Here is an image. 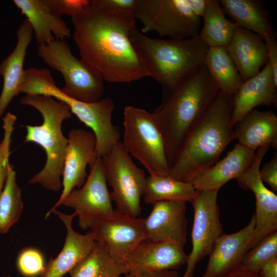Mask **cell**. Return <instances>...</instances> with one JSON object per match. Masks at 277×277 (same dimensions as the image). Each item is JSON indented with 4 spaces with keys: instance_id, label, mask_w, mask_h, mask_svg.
I'll list each match as a JSON object with an SVG mask.
<instances>
[{
    "instance_id": "obj_40",
    "label": "cell",
    "mask_w": 277,
    "mask_h": 277,
    "mask_svg": "<svg viewBox=\"0 0 277 277\" xmlns=\"http://www.w3.org/2000/svg\"><path fill=\"white\" fill-rule=\"evenodd\" d=\"M258 274L261 277H277V257H274L264 263Z\"/></svg>"
},
{
    "instance_id": "obj_7",
    "label": "cell",
    "mask_w": 277,
    "mask_h": 277,
    "mask_svg": "<svg viewBox=\"0 0 277 277\" xmlns=\"http://www.w3.org/2000/svg\"><path fill=\"white\" fill-rule=\"evenodd\" d=\"M122 142L128 153L152 175L169 174L164 138L153 113L129 105L124 109Z\"/></svg>"
},
{
    "instance_id": "obj_41",
    "label": "cell",
    "mask_w": 277,
    "mask_h": 277,
    "mask_svg": "<svg viewBox=\"0 0 277 277\" xmlns=\"http://www.w3.org/2000/svg\"><path fill=\"white\" fill-rule=\"evenodd\" d=\"M208 0H187V3L193 13L200 18L205 11Z\"/></svg>"
},
{
    "instance_id": "obj_19",
    "label": "cell",
    "mask_w": 277,
    "mask_h": 277,
    "mask_svg": "<svg viewBox=\"0 0 277 277\" xmlns=\"http://www.w3.org/2000/svg\"><path fill=\"white\" fill-rule=\"evenodd\" d=\"M255 225L254 213L244 228L233 233L221 235L209 255L208 264L202 277H224L241 265Z\"/></svg>"
},
{
    "instance_id": "obj_5",
    "label": "cell",
    "mask_w": 277,
    "mask_h": 277,
    "mask_svg": "<svg viewBox=\"0 0 277 277\" xmlns=\"http://www.w3.org/2000/svg\"><path fill=\"white\" fill-rule=\"evenodd\" d=\"M20 103L36 109L43 120L41 125L25 126V142L38 144L46 154L44 167L28 183H38L46 189L58 191L62 187L68 142L62 132V124L65 120L72 117L70 108L66 103L45 95L26 94Z\"/></svg>"
},
{
    "instance_id": "obj_22",
    "label": "cell",
    "mask_w": 277,
    "mask_h": 277,
    "mask_svg": "<svg viewBox=\"0 0 277 277\" xmlns=\"http://www.w3.org/2000/svg\"><path fill=\"white\" fill-rule=\"evenodd\" d=\"M226 49L243 81L258 74L268 62L264 40L238 26Z\"/></svg>"
},
{
    "instance_id": "obj_23",
    "label": "cell",
    "mask_w": 277,
    "mask_h": 277,
    "mask_svg": "<svg viewBox=\"0 0 277 277\" xmlns=\"http://www.w3.org/2000/svg\"><path fill=\"white\" fill-rule=\"evenodd\" d=\"M255 151L236 144L226 156L198 174L189 183L197 191H219L230 180L241 174L253 161Z\"/></svg>"
},
{
    "instance_id": "obj_12",
    "label": "cell",
    "mask_w": 277,
    "mask_h": 277,
    "mask_svg": "<svg viewBox=\"0 0 277 277\" xmlns=\"http://www.w3.org/2000/svg\"><path fill=\"white\" fill-rule=\"evenodd\" d=\"M217 191H197L190 202L194 210L191 232V251L181 277H193L196 265L212 252L223 233L217 203Z\"/></svg>"
},
{
    "instance_id": "obj_30",
    "label": "cell",
    "mask_w": 277,
    "mask_h": 277,
    "mask_svg": "<svg viewBox=\"0 0 277 277\" xmlns=\"http://www.w3.org/2000/svg\"><path fill=\"white\" fill-rule=\"evenodd\" d=\"M71 277H120L128 273L126 265L113 259L101 245L70 272Z\"/></svg>"
},
{
    "instance_id": "obj_20",
    "label": "cell",
    "mask_w": 277,
    "mask_h": 277,
    "mask_svg": "<svg viewBox=\"0 0 277 277\" xmlns=\"http://www.w3.org/2000/svg\"><path fill=\"white\" fill-rule=\"evenodd\" d=\"M232 103L233 126L257 106L276 105L277 82L268 62L258 74L243 82L232 96Z\"/></svg>"
},
{
    "instance_id": "obj_9",
    "label": "cell",
    "mask_w": 277,
    "mask_h": 277,
    "mask_svg": "<svg viewBox=\"0 0 277 277\" xmlns=\"http://www.w3.org/2000/svg\"><path fill=\"white\" fill-rule=\"evenodd\" d=\"M110 195L117 211L137 217L141 214V198L145 191L144 171L133 162L121 142L102 157Z\"/></svg>"
},
{
    "instance_id": "obj_1",
    "label": "cell",
    "mask_w": 277,
    "mask_h": 277,
    "mask_svg": "<svg viewBox=\"0 0 277 277\" xmlns=\"http://www.w3.org/2000/svg\"><path fill=\"white\" fill-rule=\"evenodd\" d=\"M73 37L82 60L104 81L127 83L149 76L130 39L133 12L90 6L71 17Z\"/></svg>"
},
{
    "instance_id": "obj_15",
    "label": "cell",
    "mask_w": 277,
    "mask_h": 277,
    "mask_svg": "<svg viewBox=\"0 0 277 277\" xmlns=\"http://www.w3.org/2000/svg\"><path fill=\"white\" fill-rule=\"evenodd\" d=\"M186 203L162 201L152 204L150 214L143 220L146 240L170 242L184 248L187 242L188 222Z\"/></svg>"
},
{
    "instance_id": "obj_34",
    "label": "cell",
    "mask_w": 277,
    "mask_h": 277,
    "mask_svg": "<svg viewBox=\"0 0 277 277\" xmlns=\"http://www.w3.org/2000/svg\"><path fill=\"white\" fill-rule=\"evenodd\" d=\"M16 265L19 272L26 277L40 275L45 266L42 253L31 248L24 249L19 254Z\"/></svg>"
},
{
    "instance_id": "obj_3",
    "label": "cell",
    "mask_w": 277,
    "mask_h": 277,
    "mask_svg": "<svg viewBox=\"0 0 277 277\" xmlns=\"http://www.w3.org/2000/svg\"><path fill=\"white\" fill-rule=\"evenodd\" d=\"M232 108V96L220 90L181 145L169 169L171 177L189 183L219 161L225 149L235 140Z\"/></svg>"
},
{
    "instance_id": "obj_16",
    "label": "cell",
    "mask_w": 277,
    "mask_h": 277,
    "mask_svg": "<svg viewBox=\"0 0 277 277\" xmlns=\"http://www.w3.org/2000/svg\"><path fill=\"white\" fill-rule=\"evenodd\" d=\"M68 140L62 175L63 189L60 199L51 209H56L73 189L83 185L87 177V166L97 156L96 139L93 133L83 129H73L69 131Z\"/></svg>"
},
{
    "instance_id": "obj_18",
    "label": "cell",
    "mask_w": 277,
    "mask_h": 277,
    "mask_svg": "<svg viewBox=\"0 0 277 277\" xmlns=\"http://www.w3.org/2000/svg\"><path fill=\"white\" fill-rule=\"evenodd\" d=\"M187 255L184 248L174 243L145 240L129 253L125 264L131 273L176 270L186 264Z\"/></svg>"
},
{
    "instance_id": "obj_33",
    "label": "cell",
    "mask_w": 277,
    "mask_h": 277,
    "mask_svg": "<svg viewBox=\"0 0 277 277\" xmlns=\"http://www.w3.org/2000/svg\"><path fill=\"white\" fill-rule=\"evenodd\" d=\"M4 135L0 142V194L3 189L10 165L9 161L11 135L16 116L11 113L6 114L3 118Z\"/></svg>"
},
{
    "instance_id": "obj_24",
    "label": "cell",
    "mask_w": 277,
    "mask_h": 277,
    "mask_svg": "<svg viewBox=\"0 0 277 277\" xmlns=\"http://www.w3.org/2000/svg\"><path fill=\"white\" fill-rule=\"evenodd\" d=\"M233 130L238 144L253 151L266 145L277 148V116L272 111L254 109L234 125Z\"/></svg>"
},
{
    "instance_id": "obj_14",
    "label": "cell",
    "mask_w": 277,
    "mask_h": 277,
    "mask_svg": "<svg viewBox=\"0 0 277 277\" xmlns=\"http://www.w3.org/2000/svg\"><path fill=\"white\" fill-rule=\"evenodd\" d=\"M260 167V163L254 161L235 179L241 188L251 191L255 198V225L247 251L265 236L277 231V196L264 185Z\"/></svg>"
},
{
    "instance_id": "obj_39",
    "label": "cell",
    "mask_w": 277,
    "mask_h": 277,
    "mask_svg": "<svg viewBox=\"0 0 277 277\" xmlns=\"http://www.w3.org/2000/svg\"><path fill=\"white\" fill-rule=\"evenodd\" d=\"M120 277H180L175 270H166L152 272L128 273Z\"/></svg>"
},
{
    "instance_id": "obj_38",
    "label": "cell",
    "mask_w": 277,
    "mask_h": 277,
    "mask_svg": "<svg viewBox=\"0 0 277 277\" xmlns=\"http://www.w3.org/2000/svg\"><path fill=\"white\" fill-rule=\"evenodd\" d=\"M267 47L268 62L271 66L274 78L277 82V41L275 38L265 41Z\"/></svg>"
},
{
    "instance_id": "obj_4",
    "label": "cell",
    "mask_w": 277,
    "mask_h": 277,
    "mask_svg": "<svg viewBox=\"0 0 277 277\" xmlns=\"http://www.w3.org/2000/svg\"><path fill=\"white\" fill-rule=\"evenodd\" d=\"M130 36L149 76L160 85L163 93L205 65L209 47L199 36L184 39L153 38L136 26Z\"/></svg>"
},
{
    "instance_id": "obj_17",
    "label": "cell",
    "mask_w": 277,
    "mask_h": 277,
    "mask_svg": "<svg viewBox=\"0 0 277 277\" xmlns=\"http://www.w3.org/2000/svg\"><path fill=\"white\" fill-rule=\"evenodd\" d=\"M51 213L56 214L64 223L67 234L62 250L55 258L49 259L41 277L63 276L88 256L97 245L91 231L83 234L74 230L72 223L76 216L74 212L66 214L56 209H50L46 213L45 218Z\"/></svg>"
},
{
    "instance_id": "obj_13",
    "label": "cell",
    "mask_w": 277,
    "mask_h": 277,
    "mask_svg": "<svg viewBox=\"0 0 277 277\" xmlns=\"http://www.w3.org/2000/svg\"><path fill=\"white\" fill-rule=\"evenodd\" d=\"M143 220L115 210L112 215L93 223L89 229L113 259L125 264L129 253L146 240Z\"/></svg>"
},
{
    "instance_id": "obj_27",
    "label": "cell",
    "mask_w": 277,
    "mask_h": 277,
    "mask_svg": "<svg viewBox=\"0 0 277 277\" xmlns=\"http://www.w3.org/2000/svg\"><path fill=\"white\" fill-rule=\"evenodd\" d=\"M204 65L219 89L231 96L244 82L226 47H209Z\"/></svg>"
},
{
    "instance_id": "obj_28",
    "label": "cell",
    "mask_w": 277,
    "mask_h": 277,
    "mask_svg": "<svg viewBox=\"0 0 277 277\" xmlns=\"http://www.w3.org/2000/svg\"><path fill=\"white\" fill-rule=\"evenodd\" d=\"M225 15L219 1L208 0L198 36L209 47H226L233 37L238 25Z\"/></svg>"
},
{
    "instance_id": "obj_29",
    "label": "cell",
    "mask_w": 277,
    "mask_h": 277,
    "mask_svg": "<svg viewBox=\"0 0 277 277\" xmlns=\"http://www.w3.org/2000/svg\"><path fill=\"white\" fill-rule=\"evenodd\" d=\"M197 191L189 183L176 180L169 174L147 176L144 193V202L152 205L162 201L191 202Z\"/></svg>"
},
{
    "instance_id": "obj_11",
    "label": "cell",
    "mask_w": 277,
    "mask_h": 277,
    "mask_svg": "<svg viewBox=\"0 0 277 277\" xmlns=\"http://www.w3.org/2000/svg\"><path fill=\"white\" fill-rule=\"evenodd\" d=\"M89 165V173L83 185L73 189L61 204L74 210L83 230L89 229L95 222L115 212L102 157L95 156Z\"/></svg>"
},
{
    "instance_id": "obj_2",
    "label": "cell",
    "mask_w": 277,
    "mask_h": 277,
    "mask_svg": "<svg viewBox=\"0 0 277 277\" xmlns=\"http://www.w3.org/2000/svg\"><path fill=\"white\" fill-rule=\"evenodd\" d=\"M220 90L203 66L170 90L153 112L161 130L169 169L187 136Z\"/></svg>"
},
{
    "instance_id": "obj_6",
    "label": "cell",
    "mask_w": 277,
    "mask_h": 277,
    "mask_svg": "<svg viewBox=\"0 0 277 277\" xmlns=\"http://www.w3.org/2000/svg\"><path fill=\"white\" fill-rule=\"evenodd\" d=\"M32 91L35 94L50 96L66 103L71 113L92 130L96 139L95 153L97 156L103 157L120 142V128L112 122L114 103L110 97H106L94 103L73 100L66 96L56 86L49 71L44 72L35 78Z\"/></svg>"
},
{
    "instance_id": "obj_32",
    "label": "cell",
    "mask_w": 277,
    "mask_h": 277,
    "mask_svg": "<svg viewBox=\"0 0 277 277\" xmlns=\"http://www.w3.org/2000/svg\"><path fill=\"white\" fill-rule=\"evenodd\" d=\"M277 257V231L262 239L254 247L247 251L241 265L250 271L258 273L268 260Z\"/></svg>"
},
{
    "instance_id": "obj_26",
    "label": "cell",
    "mask_w": 277,
    "mask_h": 277,
    "mask_svg": "<svg viewBox=\"0 0 277 277\" xmlns=\"http://www.w3.org/2000/svg\"><path fill=\"white\" fill-rule=\"evenodd\" d=\"M225 14L239 27L253 32L264 41L276 39V33L269 18V12L259 0L219 1Z\"/></svg>"
},
{
    "instance_id": "obj_8",
    "label": "cell",
    "mask_w": 277,
    "mask_h": 277,
    "mask_svg": "<svg viewBox=\"0 0 277 277\" xmlns=\"http://www.w3.org/2000/svg\"><path fill=\"white\" fill-rule=\"evenodd\" d=\"M37 55L51 69L60 72L65 81L61 88L67 96L84 103L98 101L104 91V80L72 53L66 39H54L38 46Z\"/></svg>"
},
{
    "instance_id": "obj_36",
    "label": "cell",
    "mask_w": 277,
    "mask_h": 277,
    "mask_svg": "<svg viewBox=\"0 0 277 277\" xmlns=\"http://www.w3.org/2000/svg\"><path fill=\"white\" fill-rule=\"evenodd\" d=\"M136 0H92L90 6L98 9L133 12Z\"/></svg>"
},
{
    "instance_id": "obj_43",
    "label": "cell",
    "mask_w": 277,
    "mask_h": 277,
    "mask_svg": "<svg viewBox=\"0 0 277 277\" xmlns=\"http://www.w3.org/2000/svg\"><path fill=\"white\" fill-rule=\"evenodd\" d=\"M0 277H11V276L10 275H2V276H0Z\"/></svg>"
},
{
    "instance_id": "obj_37",
    "label": "cell",
    "mask_w": 277,
    "mask_h": 277,
    "mask_svg": "<svg viewBox=\"0 0 277 277\" xmlns=\"http://www.w3.org/2000/svg\"><path fill=\"white\" fill-rule=\"evenodd\" d=\"M260 177L267 183L273 192L277 191V154L274 153L271 160L260 169Z\"/></svg>"
},
{
    "instance_id": "obj_35",
    "label": "cell",
    "mask_w": 277,
    "mask_h": 277,
    "mask_svg": "<svg viewBox=\"0 0 277 277\" xmlns=\"http://www.w3.org/2000/svg\"><path fill=\"white\" fill-rule=\"evenodd\" d=\"M43 3L53 14L60 16L65 14L72 17L90 6L89 0H43Z\"/></svg>"
},
{
    "instance_id": "obj_10",
    "label": "cell",
    "mask_w": 277,
    "mask_h": 277,
    "mask_svg": "<svg viewBox=\"0 0 277 277\" xmlns=\"http://www.w3.org/2000/svg\"><path fill=\"white\" fill-rule=\"evenodd\" d=\"M133 14L144 34L154 31L161 37L184 39L198 36L201 29V18L187 0H136Z\"/></svg>"
},
{
    "instance_id": "obj_42",
    "label": "cell",
    "mask_w": 277,
    "mask_h": 277,
    "mask_svg": "<svg viewBox=\"0 0 277 277\" xmlns=\"http://www.w3.org/2000/svg\"><path fill=\"white\" fill-rule=\"evenodd\" d=\"M224 277H261L258 273L253 272L240 265Z\"/></svg>"
},
{
    "instance_id": "obj_31",
    "label": "cell",
    "mask_w": 277,
    "mask_h": 277,
    "mask_svg": "<svg viewBox=\"0 0 277 277\" xmlns=\"http://www.w3.org/2000/svg\"><path fill=\"white\" fill-rule=\"evenodd\" d=\"M22 192L16 181L13 166L10 165L0 194V233H6L19 220L23 210Z\"/></svg>"
},
{
    "instance_id": "obj_25",
    "label": "cell",
    "mask_w": 277,
    "mask_h": 277,
    "mask_svg": "<svg viewBox=\"0 0 277 277\" xmlns=\"http://www.w3.org/2000/svg\"><path fill=\"white\" fill-rule=\"evenodd\" d=\"M14 4L25 15L35 34L38 46L54 39L70 37L71 30L60 16L52 13L43 0H14Z\"/></svg>"
},
{
    "instance_id": "obj_21",
    "label": "cell",
    "mask_w": 277,
    "mask_h": 277,
    "mask_svg": "<svg viewBox=\"0 0 277 277\" xmlns=\"http://www.w3.org/2000/svg\"><path fill=\"white\" fill-rule=\"evenodd\" d=\"M33 32L30 23L25 19L17 31V43L14 50L0 63V75L4 79L0 95V117L12 99L21 92L25 74L24 63Z\"/></svg>"
}]
</instances>
